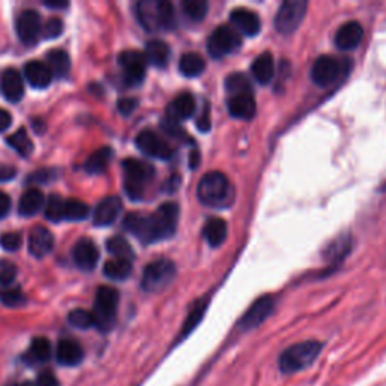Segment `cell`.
Segmentation results:
<instances>
[{
	"label": "cell",
	"instance_id": "cell-1",
	"mask_svg": "<svg viewBox=\"0 0 386 386\" xmlns=\"http://www.w3.org/2000/svg\"><path fill=\"white\" fill-rule=\"evenodd\" d=\"M180 210L173 202L162 204L154 213H128L124 219V228L138 237L142 243H156L172 237L177 231Z\"/></svg>",
	"mask_w": 386,
	"mask_h": 386
},
{
	"label": "cell",
	"instance_id": "cell-2",
	"mask_svg": "<svg viewBox=\"0 0 386 386\" xmlns=\"http://www.w3.org/2000/svg\"><path fill=\"white\" fill-rule=\"evenodd\" d=\"M323 350V343L317 339H308L293 344L279 354L278 365L279 372L284 376H291L300 372H305L309 367L314 365V362L319 359Z\"/></svg>",
	"mask_w": 386,
	"mask_h": 386
},
{
	"label": "cell",
	"instance_id": "cell-3",
	"mask_svg": "<svg viewBox=\"0 0 386 386\" xmlns=\"http://www.w3.org/2000/svg\"><path fill=\"white\" fill-rule=\"evenodd\" d=\"M136 15L141 26L148 32H160L176 26V11L165 0H143L136 5Z\"/></svg>",
	"mask_w": 386,
	"mask_h": 386
},
{
	"label": "cell",
	"instance_id": "cell-4",
	"mask_svg": "<svg viewBox=\"0 0 386 386\" xmlns=\"http://www.w3.org/2000/svg\"><path fill=\"white\" fill-rule=\"evenodd\" d=\"M198 200L207 207H226L232 201V187L225 173L211 171L198 184Z\"/></svg>",
	"mask_w": 386,
	"mask_h": 386
},
{
	"label": "cell",
	"instance_id": "cell-5",
	"mask_svg": "<svg viewBox=\"0 0 386 386\" xmlns=\"http://www.w3.org/2000/svg\"><path fill=\"white\" fill-rule=\"evenodd\" d=\"M119 305V293L113 287L101 285L97 290L94 302V323L95 328L101 332H109L117 322V313Z\"/></svg>",
	"mask_w": 386,
	"mask_h": 386
},
{
	"label": "cell",
	"instance_id": "cell-6",
	"mask_svg": "<svg viewBox=\"0 0 386 386\" xmlns=\"http://www.w3.org/2000/svg\"><path fill=\"white\" fill-rule=\"evenodd\" d=\"M124 189L130 200H141L145 187L154 177V168L145 162L127 158L123 162Z\"/></svg>",
	"mask_w": 386,
	"mask_h": 386
},
{
	"label": "cell",
	"instance_id": "cell-7",
	"mask_svg": "<svg viewBox=\"0 0 386 386\" xmlns=\"http://www.w3.org/2000/svg\"><path fill=\"white\" fill-rule=\"evenodd\" d=\"M176 274V264L168 258H158L156 261H151L143 270L141 285L148 293L162 291L173 281Z\"/></svg>",
	"mask_w": 386,
	"mask_h": 386
},
{
	"label": "cell",
	"instance_id": "cell-8",
	"mask_svg": "<svg viewBox=\"0 0 386 386\" xmlns=\"http://www.w3.org/2000/svg\"><path fill=\"white\" fill-rule=\"evenodd\" d=\"M308 10V3L305 0H287L276 12L275 27L279 34L290 35L296 32L300 23L304 21Z\"/></svg>",
	"mask_w": 386,
	"mask_h": 386
},
{
	"label": "cell",
	"instance_id": "cell-9",
	"mask_svg": "<svg viewBox=\"0 0 386 386\" xmlns=\"http://www.w3.org/2000/svg\"><path fill=\"white\" fill-rule=\"evenodd\" d=\"M241 45V38L239 34L230 26H219L210 34L207 41L208 53L215 59H221L231 55Z\"/></svg>",
	"mask_w": 386,
	"mask_h": 386
},
{
	"label": "cell",
	"instance_id": "cell-10",
	"mask_svg": "<svg viewBox=\"0 0 386 386\" xmlns=\"http://www.w3.org/2000/svg\"><path fill=\"white\" fill-rule=\"evenodd\" d=\"M123 68V79L127 86H139L147 75V59L143 53L125 50L118 56Z\"/></svg>",
	"mask_w": 386,
	"mask_h": 386
},
{
	"label": "cell",
	"instance_id": "cell-11",
	"mask_svg": "<svg viewBox=\"0 0 386 386\" xmlns=\"http://www.w3.org/2000/svg\"><path fill=\"white\" fill-rule=\"evenodd\" d=\"M344 71L343 64L334 56L323 55L315 59L311 68V77L315 85L322 88H328L341 77Z\"/></svg>",
	"mask_w": 386,
	"mask_h": 386
},
{
	"label": "cell",
	"instance_id": "cell-12",
	"mask_svg": "<svg viewBox=\"0 0 386 386\" xmlns=\"http://www.w3.org/2000/svg\"><path fill=\"white\" fill-rule=\"evenodd\" d=\"M136 147L141 153L148 157L160 158V160H171L173 157V149L163 138L151 130H143L136 138Z\"/></svg>",
	"mask_w": 386,
	"mask_h": 386
},
{
	"label": "cell",
	"instance_id": "cell-13",
	"mask_svg": "<svg viewBox=\"0 0 386 386\" xmlns=\"http://www.w3.org/2000/svg\"><path fill=\"white\" fill-rule=\"evenodd\" d=\"M275 309V299L272 296H263L256 299L254 304L249 306L248 311L241 315L239 322V328L241 330H252L258 328L260 324L266 322Z\"/></svg>",
	"mask_w": 386,
	"mask_h": 386
},
{
	"label": "cell",
	"instance_id": "cell-14",
	"mask_svg": "<svg viewBox=\"0 0 386 386\" xmlns=\"http://www.w3.org/2000/svg\"><path fill=\"white\" fill-rule=\"evenodd\" d=\"M15 30H17L21 43L27 45L36 44L43 34L41 15L35 10L23 11L17 17V21H15Z\"/></svg>",
	"mask_w": 386,
	"mask_h": 386
},
{
	"label": "cell",
	"instance_id": "cell-15",
	"mask_svg": "<svg viewBox=\"0 0 386 386\" xmlns=\"http://www.w3.org/2000/svg\"><path fill=\"white\" fill-rule=\"evenodd\" d=\"M73 260L82 270H94L100 260V251L91 239H80L73 248Z\"/></svg>",
	"mask_w": 386,
	"mask_h": 386
},
{
	"label": "cell",
	"instance_id": "cell-16",
	"mask_svg": "<svg viewBox=\"0 0 386 386\" xmlns=\"http://www.w3.org/2000/svg\"><path fill=\"white\" fill-rule=\"evenodd\" d=\"M27 248L30 255L35 256V258H44L55 248V237L45 226H35L29 234Z\"/></svg>",
	"mask_w": 386,
	"mask_h": 386
},
{
	"label": "cell",
	"instance_id": "cell-17",
	"mask_svg": "<svg viewBox=\"0 0 386 386\" xmlns=\"http://www.w3.org/2000/svg\"><path fill=\"white\" fill-rule=\"evenodd\" d=\"M0 88H2L3 97L10 103L20 101L23 95H25V82H23L21 74L15 68H8L2 73Z\"/></svg>",
	"mask_w": 386,
	"mask_h": 386
},
{
	"label": "cell",
	"instance_id": "cell-18",
	"mask_svg": "<svg viewBox=\"0 0 386 386\" xmlns=\"http://www.w3.org/2000/svg\"><path fill=\"white\" fill-rule=\"evenodd\" d=\"M121 211H123V201L119 196H108L97 206L94 224L97 226H109L119 217Z\"/></svg>",
	"mask_w": 386,
	"mask_h": 386
},
{
	"label": "cell",
	"instance_id": "cell-19",
	"mask_svg": "<svg viewBox=\"0 0 386 386\" xmlns=\"http://www.w3.org/2000/svg\"><path fill=\"white\" fill-rule=\"evenodd\" d=\"M196 110V101L192 94H180L169 103L166 109V119L180 124L181 121L191 118Z\"/></svg>",
	"mask_w": 386,
	"mask_h": 386
},
{
	"label": "cell",
	"instance_id": "cell-20",
	"mask_svg": "<svg viewBox=\"0 0 386 386\" xmlns=\"http://www.w3.org/2000/svg\"><path fill=\"white\" fill-rule=\"evenodd\" d=\"M364 38V29L358 21H347L337 30L335 45L339 50H353Z\"/></svg>",
	"mask_w": 386,
	"mask_h": 386
},
{
	"label": "cell",
	"instance_id": "cell-21",
	"mask_svg": "<svg viewBox=\"0 0 386 386\" xmlns=\"http://www.w3.org/2000/svg\"><path fill=\"white\" fill-rule=\"evenodd\" d=\"M230 19L232 25L246 36H255L261 30L260 17L251 10L237 8V10L231 11Z\"/></svg>",
	"mask_w": 386,
	"mask_h": 386
},
{
	"label": "cell",
	"instance_id": "cell-22",
	"mask_svg": "<svg viewBox=\"0 0 386 386\" xmlns=\"http://www.w3.org/2000/svg\"><path fill=\"white\" fill-rule=\"evenodd\" d=\"M226 106H228L230 115L237 119L249 121L256 115V103L252 94L231 95Z\"/></svg>",
	"mask_w": 386,
	"mask_h": 386
},
{
	"label": "cell",
	"instance_id": "cell-23",
	"mask_svg": "<svg viewBox=\"0 0 386 386\" xmlns=\"http://www.w3.org/2000/svg\"><path fill=\"white\" fill-rule=\"evenodd\" d=\"M85 353L82 346L74 339H60L56 349V359L64 367H77L82 364Z\"/></svg>",
	"mask_w": 386,
	"mask_h": 386
},
{
	"label": "cell",
	"instance_id": "cell-24",
	"mask_svg": "<svg viewBox=\"0 0 386 386\" xmlns=\"http://www.w3.org/2000/svg\"><path fill=\"white\" fill-rule=\"evenodd\" d=\"M25 77L36 89L47 88L53 80V73L47 64L41 60H30L25 65Z\"/></svg>",
	"mask_w": 386,
	"mask_h": 386
},
{
	"label": "cell",
	"instance_id": "cell-25",
	"mask_svg": "<svg viewBox=\"0 0 386 386\" xmlns=\"http://www.w3.org/2000/svg\"><path fill=\"white\" fill-rule=\"evenodd\" d=\"M51 357V344L45 337H36L30 343L27 352L23 354V361L27 365L45 364Z\"/></svg>",
	"mask_w": 386,
	"mask_h": 386
},
{
	"label": "cell",
	"instance_id": "cell-26",
	"mask_svg": "<svg viewBox=\"0 0 386 386\" xmlns=\"http://www.w3.org/2000/svg\"><path fill=\"white\" fill-rule=\"evenodd\" d=\"M251 71L254 79L260 83V85H267L272 82L275 75V60L274 56L269 51L261 53L260 56H256L254 64L251 67Z\"/></svg>",
	"mask_w": 386,
	"mask_h": 386
},
{
	"label": "cell",
	"instance_id": "cell-27",
	"mask_svg": "<svg viewBox=\"0 0 386 386\" xmlns=\"http://www.w3.org/2000/svg\"><path fill=\"white\" fill-rule=\"evenodd\" d=\"M143 56L147 59V64H151L157 68H163L169 62V56H171L169 45L162 40H151L145 45V53H143Z\"/></svg>",
	"mask_w": 386,
	"mask_h": 386
},
{
	"label": "cell",
	"instance_id": "cell-28",
	"mask_svg": "<svg viewBox=\"0 0 386 386\" xmlns=\"http://www.w3.org/2000/svg\"><path fill=\"white\" fill-rule=\"evenodd\" d=\"M44 204L45 200L41 191H38V189H27L20 198L19 215L23 217H32L44 207Z\"/></svg>",
	"mask_w": 386,
	"mask_h": 386
},
{
	"label": "cell",
	"instance_id": "cell-29",
	"mask_svg": "<svg viewBox=\"0 0 386 386\" xmlns=\"http://www.w3.org/2000/svg\"><path fill=\"white\" fill-rule=\"evenodd\" d=\"M228 236V225L221 217H211L204 225V237L211 248H219Z\"/></svg>",
	"mask_w": 386,
	"mask_h": 386
},
{
	"label": "cell",
	"instance_id": "cell-30",
	"mask_svg": "<svg viewBox=\"0 0 386 386\" xmlns=\"http://www.w3.org/2000/svg\"><path fill=\"white\" fill-rule=\"evenodd\" d=\"M47 60H49V68L53 73V77H59L64 79L68 75L71 70V59L70 55L62 49H56L51 50L47 55Z\"/></svg>",
	"mask_w": 386,
	"mask_h": 386
},
{
	"label": "cell",
	"instance_id": "cell-31",
	"mask_svg": "<svg viewBox=\"0 0 386 386\" xmlns=\"http://www.w3.org/2000/svg\"><path fill=\"white\" fill-rule=\"evenodd\" d=\"M113 158V149L109 147H101L88 157L85 169L88 173H101L108 168Z\"/></svg>",
	"mask_w": 386,
	"mask_h": 386
},
{
	"label": "cell",
	"instance_id": "cell-32",
	"mask_svg": "<svg viewBox=\"0 0 386 386\" xmlns=\"http://www.w3.org/2000/svg\"><path fill=\"white\" fill-rule=\"evenodd\" d=\"M178 68L181 74L186 75V77H196V75L202 74V71L206 70V60L198 53L189 51L180 58Z\"/></svg>",
	"mask_w": 386,
	"mask_h": 386
},
{
	"label": "cell",
	"instance_id": "cell-33",
	"mask_svg": "<svg viewBox=\"0 0 386 386\" xmlns=\"http://www.w3.org/2000/svg\"><path fill=\"white\" fill-rule=\"evenodd\" d=\"M6 143L21 157H29L34 151V142L25 128H19L17 132L12 133L10 138L6 139Z\"/></svg>",
	"mask_w": 386,
	"mask_h": 386
},
{
	"label": "cell",
	"instance_id": "cell-34",
	"mask_svg": "<svg viewBox=\"0 0 386 386\" xmlns=\"http://www.w3.org/2000/svg\"><path fill=\"white\" fill-rule=\"evenodd\" d=\"M103 274L115 281H124L132 275V261L112 258L104 263Z\"/></svg>",
	"mask_w": 386,
	"mask_h": 386
},
{
	"label": "cell",
	"instance_id": "cell-35",
	"mask_svg": "<svg viewBox=\"0 0 386 386\" xmlns=\"http://www.w3.org/2000/svg\"><path fill=\"white\" fill-rule=\"evenodd\" d=\"M89 215L88 204L79 200H65L64 201V221L80 222L85 221Z\"/></svg>",
	"mask_w": 386,
	"mask_h": 386
},
{
	"label": "cell",
	"instance_id": "cell-36",
	"mask_svg": "<svg viewBox=\"0 0 386 386\" xmlns=\"http://www.w3.org/2000/svg\"><path fill=\"white\" fill-rule=\"evenodd\" d=\"M106 248H108V251L115 256V258L127 260V261H132L134 258L133 248L124 237H121V236L110 237L108 240V243H106Z\"/></svg>",
	"mask_w": 386,
	"mask_h": 386
},
{
	"label": "cell",
	"instance_id": "cell-37",
	"mask_svg": "<svg viewBox=\"0 0 386 386\" xmlns=\"http://www.w3.org/2000/svg\"><path fill=\"white\" fill-rule=\"evenodd\" d=\"M225 88L231 95L252 94V85L243 73H232L225 79Z\"/></svg>",
	"mask_w": 386,
	"mask_h": 386
},
{
	"label": "cell",
	"instance_id": "cell-38",
	"mask_svg": "<svg viewBox=\"0 0 386 386\" xmlns=\"http://www.w3.org/2000/svg\"><path fill=\"white\" fill-rule=\"evenodd\" d=\"M206 308H207V305L204 304V302H198V304L191 309V313H189L187 319L183 324V329H181V338H186L187 335L192 334L193 329L201 323L204 313H206Z\"/></svg>",
	"mask_w": 386,
	"mask_h": 386
},
{
	"label": "cell",
	"instance_id": "cell-39",
	"mask_svg": "<svg viewBox=\"0 0 386 386\" xmlns=\"http://www.w3.org/2000/svg\"><path fill=\"white\" fill-rule=\"evenodd\" d=\"M181 6H183L186 17H189L192 21L204 20L208 12V3L204 2V0H184Z\"/></svg>",
	"mask_w": 386,
	"mask_h": 386
},
{
	"label": "cell",
	"instance_id": "cell-40",
	"mask_svg": "<svg viewBox=\"0 0 386 386\" xmlns=\"http://www.w3.org/2000/svg\"><path fill=\"white\" fill-rule=\"evenodd\" d=\"M68 322H70L71 326H74L75 329H83V330L95 326L93 313L85 311V309L82 308L73 309V311L68 314Z\"/></svg>",
	"mask_w": 386,
	"mask_h": 386
},
{
	"label": "cell",
	"instance_id": "cell-41",
	"mask_svg": "<svg viewBox=\"0 0 386 386\" xmlns=\"http://www.w3.org/2000/svg\"><path fill=\"white\" fill-rule=\"evenodd\" d=\"M64 198H60L59 195H51L47 206H45V217L50 222H62L64 221Z\"/></svg>",
	"mask_w": 386,
	"mask_h": 386
},
{
	"label": "cell",
	"instance_id": "cell-42",
	"mask_svg": "<svg viewBox=\"0 0 386 386\" xmlns=\"http://www.w3.org/2000/svg\"><path fill=\"white\" fill-rule=\"evenodd\" d=\"M0 302H2L5 306L17 308V306L26 304V298H25V294L21 293L19 287H14V289L5 287V289L0 291Z\"/></svg>",
	"mask_w": 386,
	"mask_h": 386
},
{
	"label": "cell",
	"instance_id": "cell-43",
	"mask_svg": "<svg viewBox=\"0 0 386 386\" xmlns=\"http://www.w3.org/2000/svg\"><path fill=\"white\" fill-rule=\"evenodd\" d=\"M17 278V266L10 260H0V284L10 287Z\"/></svg>",
	"mask_w": 386,
	"mask_h": 386
},
{
	"label": "cell",
	"instance_id": "cell-44",
	"mask_svg": "<svg viewBox=\"0 0 386 386\" xmlns=\"http://www.w3.org/2000/svg\"><path fill=\"white\" fill-rule=\"evenodd\" d=\"M64 21L58 19V17H53L50 19L45 25H43V34L41 36L47 38V40H55V38L60 36L64 34Z\"/></svg>",
	"mask_w": 386,
	"mask_h": 386
},
{
	"label": "cell",
	"instance_id": "cell-45",
	"mask_svg": "<svg viewBox=\"0 0 386 386\" xmlns=\"http://www.w3.org/2000/svg\"><path fill=\"white\" fill-rule=\"evenodd\" d=\"M21 243L23 239L19 232H5L0 236V246H2L5 251H17V249L21 248Z\"/></svg>",
	"mask_w": 386,
	"mask_h": 386
},
{
	"label": "cell",
	"instance_id": "cell-46",
	"mask_svg": "<svg viewBox=\"0 0 386 386\" xmlns=\"http://www.w3.org/2000/svg\"><path fill=\"white\" fill-rule=\"evenodd\" d=\"M36 386H60V383L55 373L50 372V370H43V372L38 374Z\"/></svg>",
	"mask_w": 386,
	"mask_h": 386
},
{
	"label": "cell",
	"instance_id": "cell-47",
	"mask_svg": "<svg viewBox=\"0 0 386 386\" xmlns=\"http://www.w3.org/2000/svg\"><path fill=\"white\" fill-rule=\"evenodd\" d=\"M136 106H138V101H136L134 98H123V100L118 101V109L125 117H128L130 113L134 112Z\"/></svg>",
	"mask_w": 386,
	"mask_h": 386
},
{
	"label": "cell",
	"instance_id": "cell-48",
	"mask_svg": "<svg viewBox=\"0 0 386 386\" xmlns=\"http://www.w3.org/2000/svg\"><path fill=\"white\" fill-rule=\"evenodd\" d=\"M11 211V198L5 192L0 191V219L8 216Z\"/></svg>",
	"mask_w": 386,
	"mask_h": 386
},
{
	"label": "cell",
	"instance_id": "cell-49",
	"mask_svg": "<svg viewBox=\"0 0 386 386\" xmlns=\"http://www.w3.org/2000/svg\"><path fill=\"white\" fill-rule=\"evenodd\" d=\"M15 176H17V169L12 168V166H0V183H6Z\"/></svg>",
	"mask_w": 386,
	"mask_h": 386
},
{
	"label": "cell",
	"instance_id": "cell-50",
	"mask_svg": "<svg viewBox=\"0 0 386 386\" xmlns=\"http://www.w3.org/2000/svg\"><path fill=\"white\" fill-rule=\"evenodd\" d=\"M12 124V117H11V113L5 110V109H0V133L2 132H6L8 128L11 127Z\"/></svg>",
	"mask_w": 386,
	"mask_h": 386
},
{
	"label": "cell",
	"instance_id": "cell-51",
	"mask_svg": "<svg viewBox=\"0 0 386 386\" xmlns=\"http://www.w3.org/2000/svg\"><path fill=\"white\" fill-rule=\"evenodd\" d=\"M210 127H211V123L208 118V110H206L204 112V115L198 119V128L202 132H207V130H210Z\"/></svg>",
	"mask_w": 386,
	"mask_h": 386
},
{
	"label": "cell",
	"instance_id": "cell-52",
	"mask_svg": "<svg viewBox=\"0 0 386 386\" xmlns=\"http://www.w3.org/2000/svg\"><path fill=\"white\" fill-rule=\"evenodd\" d=\"M41 176H43V171L41 172H38V173H34L32 177L29 178V181H36V180H40L41 178ZM44 176H45V178L43 180V183H45V181H49L50 180V172H47V171H44Z\"/></svg>",
	"mask_w": 386,
	"mask_h": 386
},
{
	"label": "cell",
	"instance_id": "cell-53",
	"mask_svg": "<svg viewBox=\"0 0 386 386\" xmlns=\"http://www.w3.org/2000/svg\"><path fill=\"white\" fill-rule=\"evenodd\" d=\"M45 6H49V8H58V10H60V8H67L68 3L67 2H45Z\"/></svg>",
	"mask_w": 386,
	"mask_h": 386
},
{
	"label": "cell",
	"instance_id": "cell-54",
	"mask_svg": "<svg viewBox=\"0 0 386 386\" xmlns=\"http://www.w3.org/2000/svg\"><path fill=\"white\" fill-rule=\"evenodd\" d=\"M191 157H192V158H191V166H192V168H195L196 163H198V162H200L198 153H196V151H193V153H192V156H191Z\"/></svg>",
	"mask_w": 386,
	"mask_h": 386
},
{
	"label": "cell",
	"instance_id": "cell-55",
	"mask_svg": "<svg viewBox=\"0 0 386 386\" xmlns=\"http://www.w3.org/2000/svg\"><path fill=\"white\" fill-rule=\"evenodd\" d=\"M17 386H36V383H30V382H25V383H20Z\"/></svg>",
	"mask_w": 386,
	"mask_h": 386
}]
</instances>
